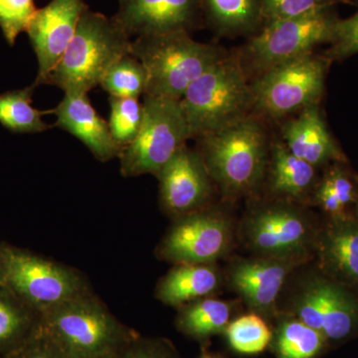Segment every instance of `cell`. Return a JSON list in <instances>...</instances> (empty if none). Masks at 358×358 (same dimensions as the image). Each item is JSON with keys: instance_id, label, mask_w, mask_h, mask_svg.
Returning a JSON list of instances; mask_svg holds the SVG:
<instances>
[{"instance_id": "6da1fadb", "label": "cell", "mask_w": 358, "mask_h": 358, "mask_svg": "<svg viewBox=\"0 0 358 358\" xmlns=\"http://www.w3.org/2000/svg\"><path fill=\"white\" fill-rule=\"evenodd\" d=\"M131 37L114 20L87 9L64 55L43 85L58 87L65 94H88L100 86L113 65L131 52Z\"/></svg>"}, {"instance_id": "7a4b0ae2", "label": "cell", "mask_w": 358, "mask_h": 358, "mask_svg": "<svg viewBox=\"0 0 358 358\" xmlns=\"http://www.w3.org/2000/svg\"><path fill=\"white\" fill-rule=\"evenodd\" d=\"M41 327L67 358H117L138 338L92 292L42 315Z\"/></svg>"}, {"instance_id": "3957f363", "label": "cell", "mask_w": 358, "mask_h": 358, "mask_svg": "<svg viewBox=\"0 0 358 358\" xmlns=\"http://www.w3.org/2000/svg\"><path fill=\"white\" fill-rule=\"evenodd\" d=\"M131 54L147 70L145 96L174 100H181L190 85L224 57L217 47L195 41L186 31L136 37Z\"/></svg>"}, {"instance_id": "277c9868", "label": "cell", "mask_w": 358, "mask_h": 358, "mask_svg": "<svg viewBox=\"0 0 358 358\" xmlns=\"http://www.w3.org/2000/svg\"><path fill=\"white\" fill-rule=\"evenodd\" d=\"M199 138L207 171L224 192L243 195L256 189L268 164L267 140L258 122L246 117Z\"/></svg>"}, {"instance_id": "5b68a950", "label": "cell", "mask_w": 358, "mask_h": 358, "mask_svg": "<svg viewBox=\"0 0 358 358\" xmlns=\"http://www.w3.org/2000/svg\"><path fill=\"white\" fill-rule=\"evenodd\" d=\"M180 102L192 138H199L246 117L253 94L241 63L224 56L190 85Z\"/></svg>"}, {"instance_id": "8992f818", "label": "cell", "mask_w": 358, "mask_h": 358, "mask_svg": "<svg viewBox=\"0 0 358 358\" xmlns=\"http://www.w3.org/2000/svg\"><path fill=\"white\" fill-rule=\"evenodd\" d=\"M0 284L41 315L92 292L76 268L6 243L0 245Z\"/></svg>"}, {"instance_id": "52a82bcc", "label": "cell", "mask_w": 358, "mask_h": 358, "mask_svg": "<svg viewBox=\"0 0 358 358\" xmlns=\"http://www.w3.org/2000/svg\"><path fill=\"white\" fill-rule=\"evenodd\" d=\"M143 99L145 115L140 133L119 157L121 173L126 178L148 173L157 176L192 138L180 100L154 96Z\"/></svg>"}, {"instance_id": "ba28073f", "label": "cell", "mask_w": 358, "mask_h": 358, "mask_svg": "<svg viewBox=\"0 0 358 358\" xmlns=\"http://www.w3.org/2000/svg\"><path fill=\"white\" fill-rule=\"evenodd\" d=\"M327 63L310 53L265 71L251 85L254 107L279 119L317 105L324 93Z\"/></svg>"}, {"instance_id": "9c48e42d", "label": "cell", "mask_w": 358, "mask_h": 358, "mask_svg": "<svg viewBox=\"0 0 358 358\" xmlns=\"http://www.w3.org/2000/svg\"><path fill=\"white\" fill-rule=\"evenodd\" d=\"M338 18L331 10L274 21L249 42L247 57L254 68L265 72L293 59L312 53L315 47L334 39Z\"/></svg>"}, {"instance_id": "30bf717a", "label": "cell", "mask_w": 358, "mask_h": 358, "mask_svg": "<svg viewBox=\"0 0 358 358\" xmlns=\"http://www.w3.org/2000/svg\"><path fill=\"white\" fill-rule=\"evenodd\" d=\"M244 237L261 257L303 261L310 243V225L305 214L292 205H265L245 221Z\"/></svg>"}, {"instance_id": "8fae6325", "label": "cell", "mask_w": 358, "mask_h": 358, "mask_svg": "<svg viewBox=\"0 0 358 358\" xmlns=\"http://www.w3.org/2000/svg\"><path fill=\"white\" fill-rule=\"evenodd\" d=\"M232 232L222 214L204 209L176 218L157 255L176 264H212L230 248Z\"/></svg>"}, {"instance_id": "7c38bea8", "label": "cell", "mask_w": 358, "mask_h": 358, "mask_svg": "<svg viewBox=\"0 0 358 358\" xmlns=\"http://www.w3.org/2000/svg\"><path fill=\"white\" fill-rule=\"evenodd\" d=\"M87 9L89 6L84 0H51L33 15L25 32L38 61V73L32 84L35 88L43 85L64 55Z\"/></svg>"}, {"instance_id": "4fadbf2b", "label": "cell", "mask_w": 358, "mask_h": 358, "mask_svg": "<svg viewBox=\"0 0 358 358\" xmlns=\"http://www.w3.org/2000/svg\"><path fill=\"white\" fill-rule=\"evenodd\" d=\"M160 202L176 218L203 209L211 192L210 176L199 152L185 145L157 176Z\"/></svg>"}, {"instance_id": "5bb4252c", "label": "cell", "mask_w": 358, "mask_h": 358, "mask_svg": "<svg viewBox=\"0 0 358 358\" xmlns=\"http://www.w3.org/2000/svg\"><path fill=\"white\" fill-rule=\"evenodd\" d=\"M113 17L129 37L186 31L196 24L203 0H117Z\"/></svg>"}, {"instance_id": "9a60e30c", "label": "cell", "mask_w": 358, "mask_h": 358, "mask_svg": "<svg viewBox=\"0 0 358 358\" xmlns=\"http://www.w3.org/2000/svg\"><path fill=\"white\" fill-rule=\"evenodd\" d=\"M294 305L301 322L329 338H345L357 319L352 299L336 285L324 280L308 282Z\"/></svg>"}, {"instance_id": "2e32d148", "label": "cell", "mask_w": 358, "mask_h": 358, "mask_svg": "<svg viewBox=\"0 0 358 358\" xmlns=\"http://www.w3.org/2000/svg\"><path fill=\"white\" fill-rule=\"evenodd\" d=\"M301 262L268 257L239 260L231 268L230 282L250 308L259 313L271 312L285 280Z\"/></svg>"}, {"instance_id": "e0dca14e", "label": "cell", "mask_w": 358, "mask_h": 358, "mask_svg": "<svg viewBox=\"0 0 358 358\" xmlns=\"http://www.w3.org/2000/svg\"><path fill=\"white\" fill-rule=\"evenodd\" d=\"M52 113L57 117L55 127L81 141L96 159L106 162L121 155L122 148L113 138L109 122L92 106L88 94H65Z\"/></svg>"}, {"instance_id": "ac0fdd59", "label": "cell", "mask_w": 358, "mask_h": 358, "mask_svg": "<svg viewBox=\"0 0 358 358\" xmlns=\"http://www.w3.org/2000/svg\"><path fill=\"white\" fill-rule=\"evenodd\" d=\"M282 138L292 154L313 166L343 157L327 131L317 105L301 110L296 119L287 122L282 129Z\"/></svg>"}, {"instance_id": "d6986e66", "label": "cell", "mask_w": 358, "mask_h": 358, "mask_svg": "<svg viewBox=\"0 0 358 358\" xmlns=\"http://www.w3.org/2000/svg\"><path fill=\"white\" fill-rule=\"evenodd\" d=\"M220 277L211 264H176L157 284V298L171 307H182L207 298L218 289Z\"/></svg>"}, {"instance_id": "ffe728a7", "label": "cell", "mask_w": 358, "mask_h": 358, "mask_svg": "<svg viewBox=\"0 0 358 358\" xmlns=\"http://www.w3.org/2000/svg\"><path fill=\"white\" fill-rule=\"evenodd\" d=\"M40 324L41 315L0 284V357L24 345Z\"/></svg>"}, {"instance_id": "44dd1931", "label": "cell", "mask_w": 358, "mask_h": 358, "mask_svg": "<svg viewBox=\"0 0 358 358\" xmlns=\"http://www.w3.org/2000/svg\"><path fill=\"white\" fill-rule=\"evenodd\" d=\"M270 182L275 193L291 199L305 196L315 179V166L292 154L286 145L273 148Z\"/></svg>"}, {"instance_id": "7402d4cb", "label": "cell", "mask_w": 358, "mask_h": 358, "mask_svg": "<svg viewBox=\"0 0 358 358\" xmlns=\"http://www.w3.org/2000/svg\"><path fill=\"white\" fill-rule=\"evenodd\" d=\"M230 315L229 303L207 296L180 307L178 326L188 336L205 338L226 331Z\"/></svg>"}, {"instance_id": "603a6c76", "label": "cell", "mask_w": 358, "mask_h": 358, "mask_svg": "<svg viewBox=\"0 0 358 358\" xmlns=\"http://www.w3.org/2000/svg\"><path fill=\"white\" fill-rule=\"evenodd\" d=\"M203 9L211 24L227 34L252 31L263 21L261 0H203Z\"/></svg>"}, {"instance_id": "cb8c5ba5", "label": "cell", "mask_w": 358, "mask_h": 358, "mask_svg": "<svg viewBox=\"0 0 358 358\" xmlns=\"http://www.w3.org/2000/svg\"><path fill=\"white\" fill-rule=\"evenodd\" d=\"M35 87L14 90L0 95V124L13 133L38 134L51 129L42 120L46 112L35 109L32 96Z\"/></svg>"}, {"instance_id": "d4e9b609", "label": "cell", "mask_w": 358, "mask_h": 358, "mask_svg": "<svg viewBox=\"0 0 358 358\" xmlns=\"http://www.w3.org/2000/svg\"><path fill=\"white\" fill-rule=\"evenodd\" d=\"M324 260L348 279L358 282V226L343 223L327 231L322 243Z\"/></svg>"}, {"instance_id": "484cf974", "label": "cell", "mask_w": 358, "mask_h": 358, "mask_svg": "<svg viewBox=\"0 0 358 358\" xmlns=\"http://www.w3.org/2000/svg\"><path fill=\"white\" fill-rule=\"evenodd\" d=\"M100 86L110 96L140 99L147 94L148 72L138 58L127 54L107 71Z\"/></svg>"}, {"instance_id": "4316f807", "label": "cell", "mask_w": 358, "mask_h": 358, "mask_svg": "<svg viewBox=\"0 0 358 358\" xmlns=\"http://www.w3.org/2000/svg\"><path fill=\"white\" fill-rule=\"evenodd\" d=\"M324 336L300 320L282 322L275 341L277 358H313L324 345Z\"/></svg>"}, {"instance_id": "83f0119b", "label": "cell", "mask_w": 358, "mask_h": 358, "mask_svg": "<svg viewBox=\"0 0 358 358\" xmlns=\"http://www.w3.org/2000/svg\"><path fill=\"white\" fill-rule=\"evenodd\" d=\"M110 133L117 145L122 148L129 147L138 133L143 124V103L138 98H120L110 96Z\"/></svg>"}, {"instance_id": "f1b7e54d", "label": "cell", "mask_w": 358, "mask_h": 358, "mask_svg": "<svg viewBox=\"0 0 358 358\" xmlns=\"http://www.w3.org/2000/svg\"><path fill=\"white\" fill-rule=\"evenodd\" d=\"M226 334L233 350L244 355L263 352L271 341L270 329L255 313L243 315L226 327Z\"/></svg>"}, {"instance_id": "f546056e", "label": "cell", "mask_w": 358, "mask_h": 358, "mask_svg": "<svg viewBox=\"0 0 358 358\" xmlns=\"http://www.w3.org/2000/svg\"><path fill=\"white\" fill-rule=\"evenodd\" d=\"M338 2L348 0H261L262 20L265 24L274 21L324 13Z\"/></svg>"}, {"instance_id": "4dcf8cb0", "label": "cell", "mask_w": 358, "mask_h": 358, "mask_svg": "<svg viewBox=\"0 0 358 358\" xmlns=\"http://www.w3.org/2000/svg\"><path fill=\"white\" fill-rule=\"evenodd\" d=\"M34 0H0V29L9 46H14L36 13Z\"/></svg>"}, {"instance_id": "1f68e13d", "label": "cell", "mask_w": 358, "mask_h": 358, "mask_svg": "<svg viewBox=\"0 0 358 358\" xmlns=\"http://www.w3.org/2000/svg\"><path fill=\"white\" fill-rule=\"evenodd\" d=\"M358 53V11L352 17L336 21L331 50L327 56L343 59Z\"/></svg>"}, {"instance_id": "d6a6232c", "label": "cell", "mask_w": 358, "mask_h": 358, "mask_svg": "<svg viewBox=\"0 0 358 358\" xmlns=\"http://www.w3.org/2000/svg\"><path fill=\"white\" fill-rule=\"evenodd\" d=\"M3 358H67L53 338L40 324L38 331L18 348Z\"/></svg>"}, {"instance_id": "836d02e7", "label": "cell", "mask_w": 358, "mask_h": 358, "mask_svg": "<svg viewBox=\"0 0 358 358\" xmlns=\"http://www.w3.org/2000/svg\"><path fill=\"white\" fill-rule=\"evenodd\" d=\"M117 358H169L150 341H143L140 336L134 339Z\"/></svg>"}, {"instance_id": "e575fe53", "label": "cell", "mask_w": 358, "mask_h": 358, "mask_svg": "<svg viewBox=\"0 0 358 358\" xmlns=\"http://www.w3.org/2000/svg\"><path fill=\"white\" fill-rule=\"evenodd\" d=\"M326 179L345 208V205L350 203L353 197V186L350 179L338 171H334Z\"/></svg>"}, {"instance_id": "d590c367", "label": "cell", "mask_w": 358, "mask_h": 358, "mask_svg": "<svg viewBox=\"0 0 358 358\" xmlns=\"http://www.w3.org/2000/svg\"><path fill=\"white\" fill-rule=\"evenodd\" d=\"M317 199L322 208L331 214L341 213L343 209L329 181L324 179L317 190Z\"/></svg>"}, {"instance_id": "8d00e7d4", "label": "cell", "mask_w": 358, "mask_h": 358, "mask_svg": "<svg viewBox=\"0 0 358 358\" xmlns=\"http://www.w3.org/2000/svg\"><path fill=\"white\" fill-rule=\"evenodd\" d=\"M199 358H219L217 357H214V355H207V353H204V355H202L201 357Z\"/></svg>"}, {"instance_id": "74e56055", "label": "cell", "mask_w": 358, "mask_h": 358, "mask_svg": "<svg viewBox=\"0 0 358 358\" xmlns=\"http://www.w3.org/2000/svg\"><path fill=\"white\" fill-rule=\"evenodd\" d=\"M0 358H3V357H0Z\"/></svg>"}, {"instance_id": "f35d334b", "label": "cell", "mask_w": 358, "mask_h": 358, "mask_svg": "<svg viewBox=\"0 0 358 358\" xmlns=\"http://www.w3.org/2000/svg\"><path fill=\"white\" fill-rule=\"evenodd\" d=\"M0 245H1V243H0Z\"/></svg>"}]
</instances>
